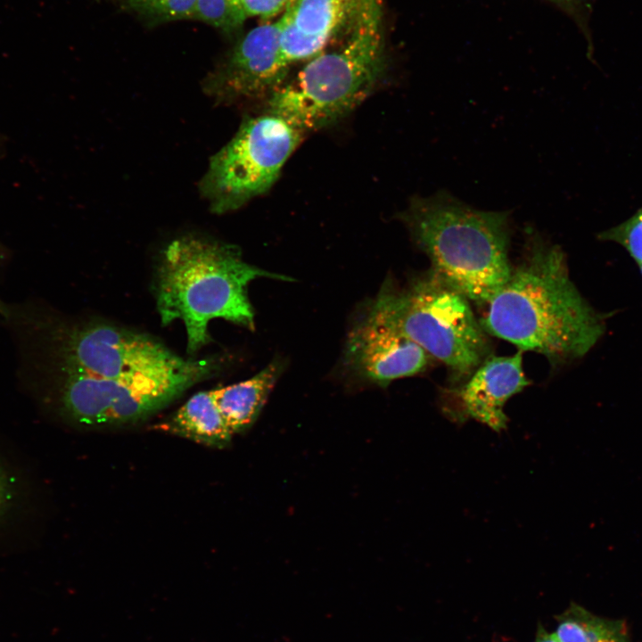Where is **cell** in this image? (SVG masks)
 Segmentation results:
<instances>
[{
	"mask_svg": "<svg viewBox=\"0 0 642 642\" xmlns=\"http://www.w3.org/2000/svg\"><path fill=\"white\" fill-rule=\"evenodd\" d=\"M600 238L621 245L642 275V208L627 221L603 232Z\"/></svg>",
	"mask_w": 642,
	"mask_h": 642,
	"instance_id": "e0dca14e",
	"label": "cell"
},
{
	"mask_svg": "<svg viewBox=\"0 0 642 642\" xmlns=\"http://www.w3.org/2000/svg\"><path fill=\"white\" fill-rule=\"evenodd\" d=\"M362 0H290L278 19L286 62L308 61L323 51L351 18Z\"/></svg>",
	"mask_w": 642,
	"mask_h": 642,
	"instance_id": "7c38bea8",
	"label": "cell"
},
{
	"mask_svg": "<svg viewBox=\"0 0 642 642\" xmlns=\"http://www.w3.org/2000/svg\"><path fill=\"white\" fill-rule=\"evenodd\" d=\"M153 429L215 449L229 446L234 435L218 410L213 390L195 393Z\"/></svg>",
	"mask_w": 642,
	"mask_h": 642,
	"instance_id": "4fadbf2b",
	"label": "cell"
},
{
	"mask_svg": "<svg viewBox=\"0 0 642 642\" xmlns=\"http://www.w3.org/2000/svg\"><path fill=\"white\" fill-rule=\"evenodd\" d=\"M480 323L490 335L531 350L554 366L584 357L605 331V318L582 297L564 251L539 235L486 305Z\"/></svg>",
	"mask_w": 642,
	"mask_h": 642,
	"instance_id": "6da1fadb",
	"label": "cell"
},
{
	"mask_svg": "<svg viewBox=\"0 0 642 642\" xmlns=\"http://www.w3.org/2000/svg\"><path fill=\"white\" fill-rule=\"evenodd\" d=\"M305 133L266 111L248 117L210 160L199 183L213 213L235 210L270 189Z\"/></svg>",
	"mask_w": 642,
	"mask_h": 642,
	"instance_id": "52a82bcc",
	"label": "cell"
},
{
	"mask_svg": "<svg viewBox=\"0 0 642 642\" xmlns=\"http://www.w3.org/2000/svg\"><path fill=\"white\" fill-rule=\"evenodd\" d=\"M401 218L431 271L469 300L487 305L507 282L513 266L506 211L476 210L440 191L414 197Z\"/></svg>",
	"mask_w": 642,
	"mask_h": 642,
	"instance_id": "277c9868",
	"label": "cell"
},
{
	"mask_svg": "<svg viewBox=\"0 0 642 642\" xmlns=\"http://www.w3.org/2000/svg\"><path fill=\"white\" fill-rule=\"evenodd\" d=\"M431 357L394 328L366 316L348 334L344 363L358 377L387 386L427 368Z\"/></svg>",
	"mask_w": 642,
	"mask_h": 642,
	"instance_id": "30bf717a",
	"label": "cell"
},
{
	"mask_svg": "<svg viewBox=\"0 0 642 642\" xmlns=\"http://www.w3.org/2000/svg\"><path fill=\"white\" fill-rule=\"evenodd\" d=\"M247 17L270 19L284 12L290 0H237Z\"/></svg>",
	"mask_w": 642,
	"mask_h": 642,
	"instance_id": "d6986e66",
	"label": "cell"
},
{
	"mask_svg": "<svg viewBox=\"0 0 642 642\" xmlns=\"http://www.w3.org/2000/svg\"><path fill=\"white\" fill-rule=\"evenodd\" d=\"M288 280L246 263L234 245L184 235L170 242L157 271V309L163 325L181 320L186 351L194 354L210 342L209 323L223 318L254 329V311L247 295L257 277Z\"/></svg>",
	"mask_w": 642,
	"mask_h": 642,
	"instance_id": "3957f363",
	"label": "cell"
},
{
	"mask_svg": "<svg viewBox=\"0 0 642 642\" xmlns=\"http://www.w3.org/2000/svg\"><path fill=\"white\" fill-rule=\"evenodd\" d=\"M385 66L381 0H362L329 45L268 95L267 111L303 133L331 126L369 96Z\"/></svg>",
	"mask_w": 642,
	"mask_h": 642,
	"instance_id": "7a4b0ae2",
	"label": "cell"
},
{
	"mask_svg": "<svg viewBox=\"0 0 642 642\" xmlns=\"http://www.w3.org/2000/svg\"><path fill=\"white\" fill-rule=\"evenodd\" d=\"M247 18L237 0H196L190 19L233 33L243 27Z\"/></svg>",
	"mask_w": 642,
	"mask_h": 642,
	"instance_id": "2e32d148",
	"label": "cell"
},
{
	"mask_svg": "<svg viewBox=\"0 0 642 642\" xmlns=\"http://www.w3.org/2000/svg\"><path fill=\"white\" fill-rule=\"evenodd\" d=\"M564 9L572 10L585 0H547Z\"/></svg>",
	"mask_w": 642,
	"mask_h": 642,
	"instance_id": "44dd1931",
	"label": "cell"
},
{
	"mask_svg": "<svg viewBox=\"0 0 642 642\" xmlns=\"http://www.w3.org/2000/svg\"><path fill=\"white\" fill-rule=\"evenodd\" d=\"M136 12L157 21L190 19L196 0H128Z\"/></svg>",
	"mask_w": 642,
	"mask_h": 642,
	"instance_id": "ac0fdd59",
	"label": "cell"
},
{
	"mask_svg": "<svg viewBox=\"0 0 642 642\" xmlns=\"http://www.w3.org/2000/svg\"><path fill=\"white\" fill-rule=\"evenodd\" d=\"M216 366L214 358L198 359L185 371L117 380L58 371L51 383L32 387L31 393L45 414L69 426H129L157 414L212 374Z\"/></svg>",
	"mask_w": 642,
	"mask_h": 642,
	"instance_id": "8992f818",
	"label": "cell"
},
{
	"mask_svg": "<svg viewBox=\"0 0 642 642\" xmlns=\"http://www.w3.org/2000/svg\"><path fill=\"white\" fill-rule=\"evenodd\" d=\"M556 620L554 635L560 642H628L621 621L598 617L575 604Z\"/></svg>",
	"mask_w": 642,
	"mask_h": 642,
	"instance_id": "9a60e30c",
	"label": "cell"
},
{
	"mask_svg": "<svg viewBox=\"0 0 642 642\" xmlns=\"http://www.w3.org/2000/svg\"><path fill=\"white\" fill-rule=\"evenodd\" d=\"M469 301L430 270L406 288L384 283L366 315L413 341L459 382L490 356L488 333Z\"/></svg>",
	"mask_w": 642,
	"mask_h": 642,
	"instance_id": "5b68a950",
	"label": "cell"
},
{
	"mask_svg": "<svg viewBox=\"0 0 642 642\" xmlns=\"http://www.w3.org/2000/svg\"><path fill=\"white\" fill-rule=\"evenodd\" d=\"M529 383L522 350L511 356H490L452 391L444 413L456 423L473 419L499 432L507 427L505 404Z\"/></svg>",
	"mask_w": 642,
	"mask_h": 642,
	"instance_id": "8fae6325",
	"label": "cell"
},
{
	"mask_svg": "<svg viewBox=\"0 0 642 642\" xmlns=\"http://www.w3.org/2000/svg\"><path fill=\"white\" fill-rule=\"evenodd\" d=\"M280 22L250 30L204 78V93L218 103H235L268 95L286 78Z\"/></svg>",
	"mask_w": 642,
	"mask_h": 642,
	"instance_id": "ba28073f",
	"label": "cell"
},
{
	"mask_svg": "<svg viewBox=\"0 0 642 642\" xmlns=\"http://www.w3.org/2000/svg\"><path fill=\"white\" fill-rule=\"evenodd\" d=\"M534 642H560L554 633H549L543 625L539 624Z\"/></svg>",
	"mask_w": 642,
	"mask_h": 642,
	"instance_id": "ffe728a7",
	"label": "cell"
},
{
	"mask_svg": "<svg viewBox=\"0 0 642 642\" xmlns=\"http://www.w3.org/2000/svg\"><path fill=\"white\" fill-rule=\"evenodd\" d=\"M281 372V363L274 361L248 380L213 390L218 410L233 434L252 426Z\"/></svg>",
	"mask_w": 642,
	"mask_h": 642,
	"instance_id": "5bb4252c",
	"label": "cell"
},
{
	"mask_svg": "<svg viewBox=\"0 0 642 642\" xmlns=\"http://www.w3.org/2000/svg\"><path fill=\"white\" fill-rule=\"evenodd\" d=\"M36 466L0 435V553L34 547L45 517V490Z\"/></svg>",
	"mask_w": 642,
	"mask_h": 642,
	"instance_id": "9c48e42d",
	"label": "cell"
}]
</instances>
